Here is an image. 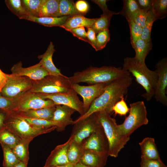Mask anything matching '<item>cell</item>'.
Wrapping results in <instances>:
<instances>
[{
  "label": "cell",
  "instance_id": "1",
  "mask_svg": "<svg viewBox=\"0 0 167 167\" xmlns=\"http://www.w3.org/2000/svg\"><path fill=\"white\" fill-rule=\"evenodd\" d=\"M132 80L133 78L130 76L110 82L103 92L92 102L88 111L74 121V123L101 111L105 110L110 114L114 105L127 93Z\"/></svg>",
  "mask_w": 167,
  "mask_h": 167
},
{
  "label": "cell",
  "instance_id": "2",
  "mask_svg": "<svg viewBox=\"0 0 167 167\" xmlns=\"http://www.w3.org/2000/svg\"><path fill=\"white\" fill-rule=\"evenodd\" d=\"M130 76V73L120 67L103 66H91L74 73L69 77L72 84L84 82L89 85L111 82L115 79Z\"/></svg>",
  "mask_w": 167,
  "mask_h": 167
},
{
  "label": "cell",
  "instance_id": "3",
  "mask_svg": "<svg viewBox=\"0 0 167 167\" xmlns=\"http://www.w3.org/2000/svg\"><path fill=\"white\" fill-rule=\"evenodd\" d=\"M122 68L131 73L137 83L144 88L145 92L141 96L147 101H150L156 91L158 79L156 71L150 70L145 63L139 62L134 57L125 58Z\"/></svg>",
  "mask_w": 167,
  "mask_h": 167
},
{
  "label": "cell",
  "instance_id": "4",
  "mask_svg": "<svg viewBox=\"0 0 167 167\" xmlns=\"http://www.w3.org/2000/svg\"><path fill=\"white\" fill-rule=\"evenodd\" d=\"M107 139L109 144V156L116 157L120 151L130 139V137H124L119 133L115 119L110 114L105 110L96 112Z\"/></svg>",
  "mask_w": 167,
  "mask_h": 167
},
{
  "label": "cell",
  "instance_id": "5",
  "mask_svg": "<svg viewBox=\"0 0 167 167\" xmlns=\"http://www.w3.org/2000/svg\"><path fill=\"white\" fill-rule=\"evenodd\" d=\"M129 115L122 124L117 125L119 133L123 137H130L139 127L147 124L148 120L144 102L138 101L130 104Z\"/></svg>",
  "mask_w": 167,
  "mask_h": 167
},
{
  "label": "cell",
  "instance_id": "6",
  "mask_svg": "<svg viewBox=\"0 0 167 167\" xmlns=\"http://www.w3.org/2000/svg\"><path fill=\"white\" fill-rule=\"evenodd\" d=\"M57 127L40 129L33 127L20 116L10 113L6 122V128L13 132L21 140L31 142L40 135L49 133Z\"/></svg>",
  "mask_w": 167,
  "mask_h": 167
},
{
  "label": "cell",
  "instance_id": "7",
  "mask_svg": "<svg viewBox=\"0 0 167 167\" xmlns=\"http://www.w3.org/2000/svg\"><path fill=\"white\" fill-rule=\"evenodd\" d=\"M72 89L69 77L49 75L40 80L34 81L30 91L36 93L53 94L67 92Z\"/></svg>",
  "mask_w": 167,
  "mask_h": 167
},
{
  "label": "cell",
  "instance_id": "8",
  "mask_svg": "<svg viewBox=\"0 0 167 167\" xmlns=\"http://www.w3.org/2000/svg\"><path fill=\"white\" fill-rule=\"evenodd\" d=\"M6 82L0 92L3 96L11 99H17L30 90L34 81L25 76L6 74Z\"/></svg>",
  "mask_w": 167,
  "mask_h": 167
},
{
  "label": "cell",
  "instance_id": "9",
  "mask_svg": "<svg viewBox=\"0 0 167 167\" xmlns=\"http://www.w3.org/2000/svg\"><path fill=\"white\" fill-rule=\"evenodd\" d=\"M73 125L69 138L80 143L101 126L96 112L75 122Z\"/></svg>",
  "mask_w": 167,
  "mask_h": 167
},
{
  "label": "cell",
  "instance_id": "10",
  "mask_svg": "<svg viewBox=\"0 0 167 167\" xmlns=\"http://www.w3.org/2000/svg\"><path fill=\"white\" fill-rule=\"evenodd\" d=\"M56 105L51 100L42 99L30 90L17 99L16 106L11 112L18 113L31 110L55 107Z\"/></svg>",
  "mask_w": 167,
  "mask_h": 167
},
{
  "label": "cell",
  "instance_id": "11",
  "mask_svg": "<svg viewBox=\"0 0 167 167\" xmlns=\"http://www.w3.org/2000/svg\"><path fill=\"white\" fill-rule=\"evenodd\" d=\"M43 99H49L54 102L55 105H65L69 106L83 115L85 112L83 103L79 98L77 94L72 89L69 91L53 94L36 93Z\"/></svg>",
  "mask_w": 167,
  "mask_h": 167
},
{
  "label": "cell",
  "instance_id": "12",
  "mask_svg": "<svg viewBox=\"0 0 167 167\" xmlns=\"http://www.w3.org/2000/svg\"><path fill=\"white\" fill-rule=\"evenodd\" d=\"M110 82L88 86L80 85L78 84H72V89L83 98L85 113L88 111L93 101L103 92Z\"/></svg>",
  "mask_w": 167,
  "mask_h": 167
},
{
  "label": "cell",
  "instance_id": "13",
  "mask_svg": "<svg viewBox=\"0 0 167 167\" xmlns=\"http://www.w3.org/2000/svg\"><path fill=\"white\" fill-rule=\"evenodd\" d=\"M156 70L158 75L154 97L156 101L163 105H167L166 91L167 87V59L162 58L156 64Z\"/></svg>",
  "mask_w": 167,
  "mask_h": 167
},
{
  "label": "cell",
  "instance_id": "14",
  "mask_svg": "<svg viewBox=\"0 0 167 167\" xmlns=\"http://www.w3.org/2000/svg\"><path fill=\"white\" fill-rule=\"evenodd\" d=\"M82 144L84 150L108 154L109 143L102 125L85 139Z\"/></svg>",
  "mask_w": 167,
  "mask_h": 167
},
{
  "label": "cell",
  "instance_id": "15",
  "mask_svg": "<svg viewBox=\"0 0 167 167\" xmlns=\"http://www.w3.org/2000/svg\"><path fill=\"white\" fill-rule=\"evenodd\" d=\"M11 71L12 74L18 76H25L34 81L40 80L49 75L48 72L39 62L29 67H22V62L14 65Z\"/></svg>",
  "mask_w": 167,
  "mask_h": 167
},
{
  "label": "cell",
  "instance_id": "16",
  "mask_svg": "<svg viewBox=\"0 0 167 167\" xmlns=\"http://www.w3.org/2000/svg\"><path fill=\"white\" fill-rule=\"evenodd\" d=\"M75 111L74 109L66 105H58L55 106L52 121L57 123L56 129L57 131H64L67 126L73 124L71 116Z\"/></svg>",
  "mask_w": 167,
  "mask_h": 167
},
{
  "label": "cell",
  "instance_id": "17",
  "mask_svg": "<svg viewBox=\"0 0 167 167\" xmlns=\"http://www.w3.org/2000/svg\"><path fill=\"white\" fill-rule=\"evenodd\" d=\"M71 140L69 138L65 143L57 146L47 158L44 167L61 165L69 163L67 151Z\"/></svg>",
  "mask_w": 167,
  "mask_h": 167
},
{
  "label": "cell",
  "instance_id": "18",
  "mask_svg": "<svg viewBox=\"0 0 167 167\" xmlns=\"http://www.w3.org/2000/svg\"><path fill=\"white\" fill-rule=\"evenodd\" d=\"M55 51L54 45L53 43L50 42L45 52L38 56V58L41 59L39 62L49 75L64 76V75L61 73L60 70L55 66L53 62L52 56Z\"/></svg>",
  "mask_w": 167,
  "mask_h": 167
},
{
  "label": "cell",
  "instance_id": "19",
  "mask_svg": "<svg viewBox=\"0 0 167 167\" xmlns=\"http://www.w3.org/2000/svg\"><path fill=\"white\" fill-rule=\"evenodd\" d=\"M109 156L108 154L86 150L79 162L89 167H104Z\"/></svg>",
  "mask_w": 167,
  "mask_h": 167
},
{
  "label": "cell",
  "instance_id": "20",
  "mask_svg": "<svg viewBox=\"0 0 167 167\" xmlns=\"http://www.w3.org/2000/svg\"><path fill=\"white\" fill-rule=\"evenodd\" d=\"M96 19V18H88L80 14L69 16L65 23L60 27L66 31L81 27H90Z\"/></svg>",
  "mask_w": 167,
  "mask_h": 167
},
{
  "label": "cell",
  "instance_id": "21",
  "mask_svg": "<svg viewBox=\"0 0 167 167\" xmlns=\"http://www.w3.org/2000/svg\"><path fill=\"white\" fill-rule=\"evenodd\" d=\"M141 156L150 159L161 160L154 139L151 137L144 138L139 143Z\"/></svg>",
  "mask_w": 167,
  "mask_h": 167
},
{
  "label": "cell",
  "instance_id": "22",
  "mask_svg": "<svg viewBox=\"0 0 167 167\" xmlns=\"http://www.w3.org/2000/svg\"><path fill=\"white\" fill-rule=\"evenodd\" d=\"M55 109V106L18 113H11L23 117L52 121Z\"/></svg>",
  "mask_w": 167,
  "mask_h": 167
},
{
  "label": "cell",
  "instance_id": "23",
  "mask_svg": "<svg viewBox=\"0 0 167 167\" xmlns=\"http://www.w3.org/2000/svg\"><path fill=\"white\" fill-rule=\"evenodd\" d=\"M132 47L135 52V58L140 62L145 63L146 58L152 49V41L146 42L140 38Z\"/></svg>",
  "mask_w": 167,
  "mask_h": 167
},
{
  "label": "cell",
  "instance_id": "24",
  "mask_svg": "<svg viewBox=\"0 0 167 167\" xmlns=\"http://www.w3.org/2000/svg\"><path fill=\"white\" fill-rule=\"evenodd\" d=\"M69 16L57 17H37L28 16L25 19L33 21L45 26L60 27L66 22Z\"/></svg>",
  "mask_w": 167,
  "mask_h": 167
},
{
  "label": "cell",
  "instance_id": "25",
  "mask_svg": "<svg viewBox=\"0 0 167 167\" xmlns=\"http://www.w3.org/2000/svg\"><path fill=\"white\" fill-rule=\"evenodd\" d=\"M59 0H45L41 7L39 17H59Z\"/></svg>",
  "mask_w": 167,
  "mask_h": 167
},
{
  "label": "cell",
  "instance_id": "26",
  "mask_svg": "<svg viewBox=\"0 0 167 167\" xmlns=\"http://www.w3.org/2000/svg\"><path fill=\"white\" fill-rule=\"evenodd\" d=\"M84 150L82 143H80L71 140L67 151L69 163L74 165L78 162L82 157Z\"/></svg>",
  "mask_w": 167,
  "mask_h": 167
},
{
  "label": "cell",
  "instance_id": "27",
  "mask_svg": "<svg viewBox=\"0 0 167 167\" xmlns=\"http://www.w3.org/2000/svg\"><path fill=\"white\" fill-rule=\"evenodd\" d=\"M30 141L21 140L12 150L17 158L20 161L28 164V146Z\"/></svg>",
  "mask_w": 167,
  "mask_h": 167
},
{
  "label": "cell",
  "instance_id": "28",
  "mask_svg": "<svg viewBox=\"0 0 167 167\" xmlns=\"http://www.w3.org/2000/svg\"><path fill=\"white\" fill-rule=\"evenodd\" d=\"M116 13L111 11L108 13H103L100 18H96L90 28L94 31L96 34L100 32L109 29L111 18L113 15Z\"/></svg>",
  "mask_w": 167,
  "mask_h": 167
},
{
  "label": "cell",
  "instance_id": "29",
  "mask_svg": "<svg viewBox=\"0 0 167 167\" xmlns=\"http://www.w3.org/2000/svg\"><path fill=\"white\" fill-rule=\"evenodd\" d=\"M8 9L20 19H25L29 15L22 5L21 0H6Z\"/></svg>",
  "mask_w": 167,
  "mask_h": 167
},
{
  "label": "cell",
  "instance_id": "30",
  "mask_svg": "<svg viewBox=\"0 0 167 167\" xmlns=\"http://www.w3.org/2000/svg\"><path fill=\"white\" fill-rule=\"evenodd\" d=\"M45 0H22L23 6L30 16L39 17L41 7Z\"/></svg>",
  "mask_w": 167,
  "mask_h": 167
},
{
  "label": "cell",
  "instance_id": "31",
  "mask_svg": "<svg viewBox=\"0 0 167 167\" xmlns=\"http://www.w3.org/2000/svg\"><path fill=\"white\" fill-rule=\"evenodd\" d=\"M80 14L77 10L75 3L72 0H59V17Z\"/></svg>",
  "mask_w": 167,
  "mask_h": 167
},
{
  "label": "cell",
  "instance_id": "32",
  "mask_svg": "<svg viewBox=\"0 0 167 167\" xmlns=\"http://www.w3.org/2000/svg\"><path fill=\"white\" fill-rule=\"evenodd\" d=\"M0 144L3 152V167H14L21 161L17 158L11 148L5 144Z\"/></svg>",
  "mask_w": 167,
  "mask_h": 167
},
{
  "label": "cell",
  "instance_id": "33",
  "mask_svg": "<svg viewBox=\"0 0 167 167\" xmlns=\"http://www.w3.org/2000/svg\"><path fill=\"white\" fill-rule=\"evenodd\" d=\"M151 9L156 20L165 18L167 15V0H152Z\"/></svg>",
  "mask_w": 167,
  "mask_h": 167
},
{
  "label": "cell",
  "instance_id": "34",
  "mask_svg": "<svg viewBox=\"0 0 167 167\" xmlns=\"http://www.w3.org/2000/svg\"><path fill=\"white\" fill-rule=\"evenodd\" d=\"M156 20L152 10L148 12L144 26L142 28L141 38L146 42L151 41V32L154 22Z\"/></svg>",
  "mask_w": 167,
  "mask_h": 167
},
{
  "label": "cell",
  "instance_id": "35",
  "mask_svg": "<svg viewBox=\"0 0 167 167\" xmlns=\"http://www.w3.org/2000/svg\"><path fill=\"white\" fill-rule=\"evenodd\" d=\"M21 140L16 135L6 128L0 132V143L12 148Z\"/></svg>",
  "mask_w": 167,
  "mask_h": 167
},
{
  "label": "cell",
  "instance_id": "36",
  "mask_svg": "<svg viewBox=\"0 0 167 167\" xmlns=\"http://www.w3.org/2000/svg\"><path fill=\"white\" fill-rule=\"evenodd\" d=\"M122 10L116 13L125 17L127 20L130 19L132 15L139 9L136 0H124Z\"/></svg>",
  "mask_w": 167,
  "mask_h": 167
},
{
  "label": "cell",
  "instance_id": "37",
  "mask_svg": "<svg viewBox=\"0 0 167 167\" xmlns=\"http://www.w3.org/2000/svg\"><path fill=\"white\" fill-rule=\"evenodd\" d=\"M20 117L32 126L36 128L42 129L57 126V123L52 121Z\"/></svg>",
  "mask_w": 167,
  "mask_h": 167
},
{
  "label": "cell",
  "instance_id": "38",
  "mask_svg": "<svg viewBox=\"0 0 167 167\" xmlns=\"http://www.w3.org/2000/svg\"><path fill=\"white\" fill-rule=\"evenodd\" d=\"M127 21L130 29L131 44L133 47L136 41L141 37L142 28L132 19Z\"/></svg>",
  "mask_w": 167,
  "mask_h": 167
},
{
  "label": "cell",
  "instance_id": "39",
  "mask_svg": "<svg viewBox=\"0 0 167 167\" xmlns=\"http://www.w3.org/2000/svg\"><path fill=\"white\" fill-rule=\"evenodd\" d=\"M97 51L104 49L110 40V34L109 29L100 32L96 34Z\"/></svg>",
  "mask_w": 167,
  "mask_h": 167
},
{
  "label": "cell",
  "instance_id": "40",
  "mask_svg": "<svg viewBox=\"0 0 167 167\" xmlns=\"http://www.w3.org/2000/svg\"><path fill=\"white\" fill-rule=\"evenodd\" d=\"M17 100L7 98L0 92V110L11 112L16 106Z\"/></svg>",
  "mask_w": 167,
  "mask_h": 167
},
{
  "label": "cell",
  "instance_id": "41",
  "mask_svg": "<svg viewBox=\"0 0 167 167\" xmlns=\"http://www.w3.org/2000/svg\"><path fill=\"white\" fill-rule=\"evenodd\" d=\"M129 111V108L128 107L124 97L117 102L112 108V111L114 112L115 115L119 114L120 116H125Z\"/></svg>",
  "mask_w": 167,
  "mask_h": 167
},
{
  "label": "cell",
  "instance_id": "42",
  "mask_svg": "<svg viewBox=\"0 0 167 167\" xmlns=\"http://www.w3.org/2000/svg\"><path fill=\"white\" fill-rule=\"evenodd\" d=\"M148 12L139 9L132 15L129 20H132L142 28L145 25L147 17Z\"/></svg>",
  "mask_w": 167,
  "mask_h": 167
},
{
  "label": "cell",
  "instance_id": "43",
  "mask_svg": "<svg viewBox=\"0 0 167 167\" xmlns=\"http://www.w3.org/2000/svg\"><path fill=\"white\" fill-rule=\"evenodd\" d=\"M140 167H167L161 160L150 159L141 156Z\"/></svg>",
  "mask_w": 167,
  "mask_h": 167
},
{
  "label": "cell",
  "instance_id": "44",
  "mask_svg": "<svg viewBox=\"0 0 167 167\" xmlns=\"http://www.w3.org/2000/svg\"><path fill=\"white\" fill-rule=\"evenodd\" d=\"M67 31L71 32L74 36L79 39L88 43L87 32L84 27H81L73 28Z\"/></svg>",
  "mask_w": 167,
  "mask_h": 167
},
{
  "label": "cell",
  "instance_id": "45",
  "mask_svg": "<svg viewBox=\"0 0 167 167\" xmlns=\"http://www.w3.org/2000/svg\"><path fill=\"white\" fill-rule=\"evenodd\" d=\"M75 5L77 10L80 14L84 15L89 10L88 4L85 0H78L75 3Z\"/></svg>",
  "mask_w": 167,
  "mask_h": 167
},
{
  "label": "cell",
  "instance_id": "46",
  "mask_svg": "<svg viewBox=\"0 0 167 167\" xmlns=\"http://www.w3.org/2000/svg\"><path fill=\"white\" fill-rule=\"evenodd\" d=\"M87 36L88 43L97 51V43L96 34L94 31L90 27L87 28Z\"/></svg>",
  "mask_w": 167,
  "mask_h": 167
},
{
  "label": "cell",
  "instance_id": "47",
  "mask_svg": "<svg viewBox=\"0 0 167 167\" xmlns=\"http://www.w3.org/2000/svg\"><path fill=\"white\" fill-rule=\"evenodd\" d=\"M139 9L148 12L152 7V0H136Z\"/></svg>",
  "mask_w": 167,
  "mask_h": 167
},
{
  "label": "cell",
  "instance_id": "48",
  "mask_svg": "<svg viewBox=\"0 0 167 167\" xmlns=\"http://www.w3.org/2000/svg\"><path fill=\"white\" fill-rule=\"evenodd\" d=\"M10 112L0 110V132L6 128V122Z\"/></svg>",
  "mask_w": 167,
  "mask_h": 167
},
{
  "label": "cell",
  "instance_id": "49",
  "mask_svg": "<svg viewBox=\"0 0 167 167\" xmlns=\"http://www.w3.org/2000/svg\"><path fill=\"white\" fill-rule=\"evenodd\" d=\"M101 9L103 13H108L111 11L109 10L106 5V2L108 1L107 0H92Z\"/></svg>",
  "mask_w": 167,
  "mask_h": 167
},
{
  "label": "cell",
  "instance_id": "50",
  "mask_svg": "<svg viewBox=\"0 0 167 167\" xmlns=\"http://www.w3.org/2000/svg\"><path fill=\"white\" fill-rule=\"evenodd\" d=\"M6 80V74L3 72L0 69V92L5 85Z\"/></svg>",
  "mask_w": 167,
  "mask_h": 167
},
{
  "label": "cell",
  "instance_id": "51",
  "mask_svg": "<svg viewBox=\"0 0 167 167\" xmlns=\"http://www.w3.org/2000/svg\"><path fill=\"white\" fill-rule=\"evenodd\" d=\"M74 165L69 163L61 165L49 166L47 167H73Z\"/></svg>",
  "mask_w": 167,
  "mask_h": 167
},
{
  "label": "cell",
  "instance_id": "52",
  "mask_svg": "<svg viewBox=\"0 0 167 167\" xmlns=\"http://www.w3.org/2000/svg\"><path fill=\"white\" fill-rule=\"evenodd\" d=\"M14 167H27V164L21 161Z\"/></svg>",
  "mask_w": 167,
  "mask_h": 167
},
{
  "label": "cell",
  "instance_id": "53",
  "mask_svg": "<svg viewBox=\"0 0 167 167\" xmlns=\"http://www.w3.org/2000/svg\"><path fill=\"white\" fill-rule=\"evenodd\" d=\"M73 167H89V166H87L86 165H83L81 163H80V162H79L77 163Z\"/></svg>",
  "mask_w": 167,
  "mask_h": 167
}]
</instances>
